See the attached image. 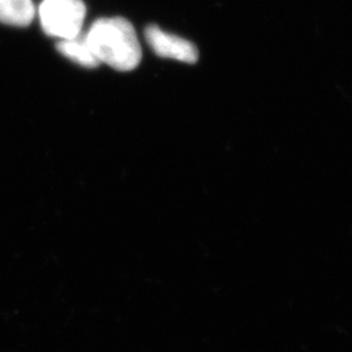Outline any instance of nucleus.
<instances>
[{"label": "nucleus", "instance_id": "nucleus-3", "mask_svg": "<svg viewBox=\"0 0 352 352\" xmlns=\"http://www.w3.org/2000/svg\"><path fill=\"white\" fill-rule=\"evenodd\" d=\"M145 38L151 50L161 58L188 64L196 63L199 60V50L192 42L166 33L160 26H148L145 29Z\"/></svg>", "mask_w": 352, "mask_h": 352}, {"label": "nucleus", "instance_id": "nucleus-2", "mask_svg": "<svg viewBox=\"0 0 352 352\" xmlns=\"http://www.w3.org/2000/svg\"><path fill=\"white\" fill-rule=\"evenodd\" d=\"M38 13L47 36L72 39L81 36L87 7L82 0H43Z\"/></svg>", "mask_w": 352, "mask_h": 352}, {"label": "nucleus", "instance_id": "nucleus-1", "mask_svg": "<svg viewBox=\"0 0 352 352\" xmlns=\"http://www.w3.org/2000/svg\"><path fill=\"white\" fill-rule=\"evenodd\" d=\"M84 37L100 64H107L120 72L139 67L142 58L141 45L135 28L126 19H98Z\"/></svg>", "mask_w": 352, "mask_h": 352}, {"label": "nucleus", "instance_id": "nucleus-4", "mask_svg": "<svg viewBox=\"0 0 352 352\" xmlns=\"http://www.w3.org/2000/svg\"><path fill=\"white\" fill-rule=\"evenodd\" d=\"M36 16L33 0H0V23L4 25L25 28Z\"/></svg>", "mask_w": 352, "mask_h": 352}, {"label": "nucleus", "instance_id": "nucleus-5", "mask_svg": "<svg viewBox=\"0 0 352 352\" xmlns=\"http://www.w3.org/2000/svg\"><path fill=\"white\" fill-rule=\"evenodd\" d=\"M56 50L59 51L67 59L72 60L85 68H97L100 65L98 59L90 50L85 37L72 38V39H60L56 45Z\"/></svg>", "mask_w": 352, "mask_h": 352}]
</instances>
